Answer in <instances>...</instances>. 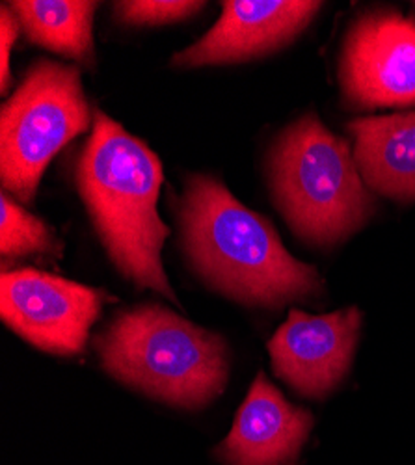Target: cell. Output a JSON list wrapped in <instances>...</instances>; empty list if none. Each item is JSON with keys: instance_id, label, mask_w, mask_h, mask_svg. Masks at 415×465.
I'll list each match as a JSON object with an SVG mask.
<instances>
[{"instance_id": "6da1fadb", "label": "cell", "mask_w": 415, "mask_h": 465, "mask_svg": "<svg viewBox=\"0 0 415 465\" xmlns=\"http://www.w3.org/2000/svg\"><path fill=\"white\" fill-rule=\"evenodd\" d=\"M183 246L216 291L248 305L280 307L319 292V272L294 259L261 214L211 175L186 181L179 203Z\"/></svg>"}, {"instance_id": "7a4b0ae2", "label": "cell", "mask_w": 415, "mask_h": 465, "mask_svg": "<svg viewBox=\"0 0 415 465\" xmlns=\"http://www.w3.org/2000/svg\"><path fill=\"white\" fill-rule=\"evenodd\" d=\"M74 177L97 235L120 272L177 303L161 259L170 227L157 211L164 181L157 154L97 110Z\"/></svg>"}, {"instance_id": "3957f363", "label": "cell", "mask_w": 415, "mask_h": 465, "mask_svg": "<svg viewBox=\"0 0 415 465\" xmlns=\"http://www.w3.org/2000/svg\"><path fill=\"white\" fill-rule=\"evenodd\" d=\"M95 346L108 374L168 404L207 406L228 383L225 341L163 305L120 313Z\"/></svg>"}, {"instance_id": "277c9868", "label": "cell", "mask_w": 415, "mask_h": 465, "mask_svg": "<svg viewBox=\"0 0 415 465\" xmlns=\"http://www.w3.org/2000/svg\"><path fill=\"white\" fill-rule=\"evenodd\" d=\"M269 177L278 209L306 242H341L372 214L374 202L351 145L315 114L280 134L269 157Z\"/></svg>"}, {"instance_id": "5b68a950", "label": "cell", "mask_w": 415, "mask_h": 465, "mask_svg": "<svg viewBox=\"0 0 415 465\" xmlns=\"http://www.w3.org/2000/svg\"><path fill=\"white\" fill-rule=\"evenodd\" d=\"M90 125L79 67L35 62L0 110L3 186L23 203H32L51 159Z\"/></svg>"}, {"instance_id": "8992f818", "label": "cell", "mask_w": 415, "mask_h": 465, "mask_svg": "<svg viewBox=\"0 0 415 465\" xmlns=\"http://www.w3.org/2000/svg\"><path fill=\"white\" fill-rule=\"evenodd\" d=\"M103 303V291L34 268L0 276V317L26 342L51 354H81Z\"/></svg>"}, {"instance_id": "52a82bcc", "label": "cell", "mask_w": 415, "mask_h": 465, "mask_svg": "<svg viewBox=\"0 0 415 465\" xmlns=\"http://www.w3.org/2000/svg\"><path fill=\"white\" fill-rule=\"evenodd\" d=\"M339 74L358 108L415 104V21L391 10L360 17L347 34Z\"/></svg>"}, {"instance_id": "ba28073f", "label": "cell", "mask_w": 415, "mask_h": 465, "mask_svg": "<svg viewBox=\"0 0 415 465\" xmlns=\"http://www.w3.org/2000/svg\"><path fill=\"white\" fill-rule=\"evenodd\" d=\"M361 328L358 307L330 315L291 309L269 342L278 378L300 395L321 399L333 391L351 369Z\"/></svg>"}, {"instance_id": "9c48e42d", "label": "cell", "mask_w": 415, "mask_h": 465, "mask_svg": "<svg viewBox=\"0 0 415 465\" xmlns=\"http://www.w3.org/2000/svg\"><path fill=\"white\" fill-rule=\"evenodd\" d=\"M321 6L308 0H225L216 25L200 42L177 53L172 65L239 64L271 54L292 42Z\"/></svg>"}, {"instance_id": "30bf717a", "label": "cell", "mask_w": 415, "mask_h": 465, "mask_svg": "<svg viewBox=\"0 0 415 465\" xmlns=\"http://www.w3.org/2000/svg\"><path fill=\"white\" fill-rule=\"evenodd\" d=\"M313 429V415L292 406L259 372L235 417L233 429L218 447L228 465H289Z\"/></svg>"}, {"instance_id": "8fae6325", "label": "cell", "mask_w": 415, "mask_h": 465, "mask_svg": "<svg viewBox=\"0 0 415 465\" xmlns=\"http://www.w3.org/2000/svg\"><path fill=\"white\" fill-rule=\"evenodd\" d=\"M349 131L367 188L397 202H415V112L360 118Z\"/></svg>"}, {"instance_id": "7c38bea8", "label": "cell", "mask_w": 415, "mask_h": 465, "mask_svg": "<svg viewBox=\"0 0 415 465\" xmlns=\"http://www.w3.org/2000/svg\"><path fill=\"white\" fill-rule=\"evenodd\" d=\"M32 44L83 64H94V14L86 0H15L8 5Z\"/></svg>"}, {"instance_id": "4fadbf2b", "label": "cell", "mask_w": 415, "mask_h": 465, "mask_svg": "<svg viewBox=\"0 0 415 465\" xmlns=\"http://www.w3.org/2000/svg\"><path fill=\"white\" fill-rule=\"evenodd\" d=\"M60 250L51 227L26 213L3 192L0 196V252L5 257L56 253Z\"/></svg>"}, {"instance_id": "5bb4252c", "label": "cell", "mask_w": 415, "mask_h": 465, "mask_svg": "<svg viewBox=\"0 0 415 465\" xmlns=\"http://www.w3.org/2000/svg\"><path fill=\"white\" fill-rule=\"evenodd\" d=\"M203 6L198 0H125L114 5V15L131 26H157L193 17Z\"/></svg>"}, {"instance_id": "9a60e30c", "label": "cell", "mask_w": 415, "mask_h": 465, "mask_svg": "<svg viewBox=\"0 0 415 465\" xmlns=\"http://www.w3.org/2000/svg\"><path fill=\"white\" fill-rule=\"evenodd\" d=\"M19 21L15 14L10 10L8 5H3V10H0V51H3V71H0V90L6 94L8 84L12 81L10 74V53L12 47L19 35Z\"/></svg>"}]
</instances>
